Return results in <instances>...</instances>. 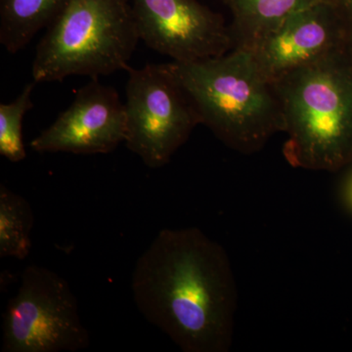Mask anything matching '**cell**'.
Returning a JSON list of instances; mask_svg holds the SVG:
<instances>
[{"mask_svg":"<svg viewBox=\"0 0 352 352\" xmlns=\"http://www.w3.org/2000/svg\"><path fill=\"white\" fill-rule=\"evenodd\" d=\"M335 9L344 34L347 53L352 58V0H327Z\"/></svg>","mask_w":352,"mask_h":352,"instance_id":"cell-14","label":"cell"},{"mask_svg":"<svg viewBox=\"0 0 352 352\" xmlns=\"http://www.w3.org/2000/svg\"><path fill=\"white\" fill-rule=\"evenodd\" d=\"M283 155L294 168L339 171L352 163V58L333 53L276 80Z\"/></svg>","mask_w":352,"mask_h":352,"instance_id":"cell-2","label":"cell"},{"mask_svg":"<svg viewBox=\"0 0 352 352\" xmlns=\"http://www.w3.org/2000/svg\"><path fill=\"white\" fill-rule=\"evenodd\" d=\"M140 41L129 0H68L39 41L36 82L71 76L94 78L129 68Z\"/></svg>","mask_w":352,"mask_h":352,"instance_id":"cell-4","label":"cell"},{"mask_svg":"<svg viewBox=\"0 0 352 352\" xmlns=\"http://www.w3.org/2000/svg\"><path fill=\"white\" fill-rule=\"evenodd\" d=\"M319 1L327 0H228L233 48L249 50L289 16Z\"/></svg>","mask_w":352,"mask_h":352,"instance_id":"cell-10","label":"cell"},{"mask_svg":"<svg viewBox=\"0 0 352 352\" xmlns=\"http://www.w3.org/2000/svg\"><path fill=\"white\" fill-rule=\"evenodd\" d=\"M340 187V198L347 212L352 214V163L346 166Z\"/></svg>","mask_w":352,"mask_h":352,"instance_id":"cell-15","label":"cell"},{"mask_svg":"<svg viewBox=\"0 0 352 352\" xmlns=\"http://www.w3.org/2000/svg\"><path fill=\"white\" fill-rule=\"evenodd\" d=\"M68 0H0V43L15 54L48 28Z\"/></svg>","mask_w":352,"mask_h":352,"instance_id":"cell-11","label":"cell"},{"mask_svg":"<svg viewBox=\"0 0 352 352\" xmlns=\"http://www.w3.org/2000/svg\"><path fill=\"white\" fill-rule=\"evenodd\" d=\"M170 64L201 124L231 149L252 154L283 131L275 83L264 75L251 51L233 48L222 56Z\"/></svg>","mask_w":352,"mask_h":352,"instance_id":"cell-3","label":"cell"},{"mask_svg":"<svg viewBox=\"0 0 352 352\" xmlns=\"http://www.w3.org/2000/svg\"><path fill=\"white\" fill-rule=\"evenodd\" d=\"M34 223L29 201L0 185V258L25 259L30 256Z\"/></svg>","mask_w":352,"mask_h":352,"instance_id":"cell-12","label":"cell"},{"mask_svg":"<svg viewBox=\"0 0 352 352\" xmlns=\"http://www.w3.org/2000/svg\"><path fill=\"white\" fill-rule=\"evenodd\" d=\"M34 82L25 85L15 100L0 104V155L12 163H19L27 157L23 141V120L34 106L32 94Z\"/></svg>","mask_w":352,"mask_h":352,"instance_id":"cell-13","label":"cell"},{"mask_svg":"<svg viewBox=\"0 0 352 352\" xmlns=\"http://www.w3.org/2000/svg\"><path fill=\"white\" fill-rule=\"evenodd\" d=\"M247 50L273 82L333 53L347 52L339 17L328 1L289 16Z\"/></svg>","mask_w":352,"mask_h":352,"instance_id":"cell-9","label":"cell"},{"mask_svg":"<svg viewBox=\"0 0 352 352\" xmlns=\"http://www.w3.org/2000/svg\"><path fill=\"white\" fill-rule=\"evenodd\" d=\"M140 41L173 62L201 61L233 50L219 14L197 0H132Z\"/></svg>","mask_w":352,"mask_h":352,"instance_id":"cell-7","label":"cell"},{"mask_svg":"<svg viewBox=\"0 0 352 352\" xmlns=\"http://www.w3.org/2000/svg\"><path fill=\"white\" fill-rule=\"evenodd\" d=\"M124 144L151 168H163L200 124L170 64L129 67Z\"/></svg>","mask_w":352,"mask_h":352,"instance_id":"cell-6","label":"cell"},{"mask_svg":"<svg viewBox=\"0 0 352 352\" xmlns=\"http://www.w3.org/2000/svg\"><path fill=\"white\" fill-rule=\"evenodd\" d=\"M3 352H76L90 344L68 282L43 266H27L2 323Z\"/></svg>","mask_w":352,"mask_h":352,"instance_id":"cell-5","label":"cell"},{"mask_svg":"<svg viewBox=\"0 0 352 352\" xmlns=\"http://www.w3.org/2000/svg\"><path fill=\"white\" fill-rule=\"evenodd\" d=\"M143 317L184 352H227L232 344L238 293L221 245L195 227L163 229L132 273Z\"/></svg>","mask_w":352,"mask_h":352,"instance_id":"cell-1","label":"cell"},{"mask_svg":"<svg viewBox=\"0 0 352 352\" xmlns=\"http://www.w3.org/2000/svg\"><path fill=\"white\" fill-rule=\"evenodd\" d=\"M124 103L115 88L94 78L69 107L30 143L38 153L108 154L126 141Z\"/></svg>","mask_w":352,"mask_h":352,"instance_id":"cell-8","label":"cell"}]
</instances>
